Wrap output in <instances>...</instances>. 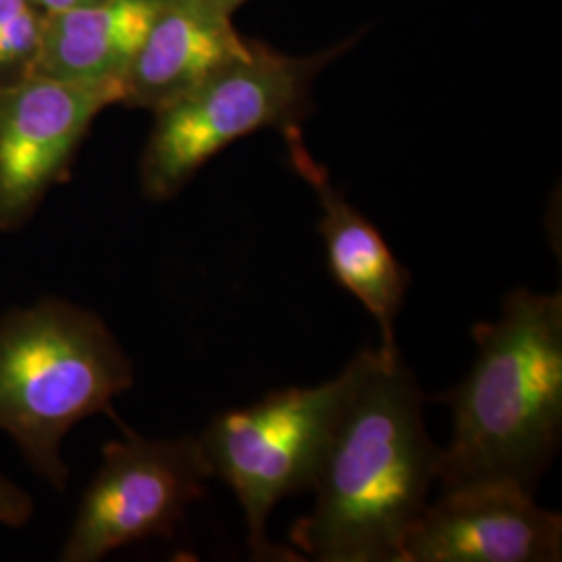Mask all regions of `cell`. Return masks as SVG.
Listing matches in <instances>:
<instances>
[{
  "mask_svg": "<svg viewBox=\"0 0 562 562\" xmlns=\"http://www.w3.org/2000/svg\"><path fill=\"white\" fill-rule=\"evenodd\" d=\"M213 2H215V4H220L223 11H227L229 15H234V11H236L238 7H241L246 0H213Z\"/></svg>",
  "mask_w": 562,
  "mask_h": 562,
  "instance_id": "cell-15",
  "label": "cell"
},
{
  "mask_svg": "<svg viewBox=\"0 0 562 562\" xmlns=\"http://www.w3.org/2000/svg\"><path fill=\"white\" fill-rule=\"evenodd\" d=\"M162 0H99L44 20L38 76L123 83Z\"/></svg>",
  "mask_w": 562,
  "mask_h": 562,
  "instance_id": "cell-11",
  "label": "cell"
},
{
  "mask_svg": "<svg viewBox=\"0 0 562 562\" xmlns=\"http://www.w3.org/2000/svg\"><path fill=\"white\" fill-rule=\"evenodd\" d=\"M562 519L515 482L443 490L411 527L402 562L561 561Z\"/></svg>",
  "mask_w": 562,
  "mask_h": 562,
  "instance_id": "cell-8",
  "label": "cell"
},
{
  "mask_svg": "<svg viewBox=\"0 0 562 562\" xmlns=\"http://www.w3.org/2000/svg\"><path fill=\"white\" fill-rule=\"evenodd\" d=\"M44 20L32 0H0V83L34 76Z\"/></svg>",
  "mask_w": 562,
  "mask_h": 562,
  "instance_id": "cell-12",
  "label": "cell"
},
{
  "mask_svg": "<svg viewBox=\"0 0 562 562\" xmlns=\"http://www.w3.org/2000/svg\"><path fill=\"white\" fill-rule=\"evenodd\" d=\"M438 446L423 422V394L401 355L364 350L327 446L315 506L292 542L322 562H402V548L436 482Z\"/></svg>",
  "mask_w": 562,
  "mask_h": 562,
  "instance_id": "cell-1",
  "label": "cell"
},
{
  "mask_svg": "<svg viewBox=\"0 0 562 562\" xmlns=\"http://www.w3.org/2000/svg\"><path fill=\"white\" fill-rule=\"evenodd\" d=\"M32 2L48 18V15H57V13L71 11V9H80L86 4H94L99 0H32Z\"/></svg>",
  "mask_w": 562,
  "mask_h": 562,
  "instance_id": "cell-14",
  "label": "cell"
},
{
  "mask_svg": "<svg viewBox=\"0 0 562 562\" xmlns=\"http://www.w3.org/2000/svg\"><path fill=\"white\" fill-rule=\"evenodd\" d=\"M123 102V83L46 76L0 83V232L32 222L46 194L69 178L94 120Z\"/></svg>",
  "mask_w": 562,
  "mask_h": 562,
  "instance_id": "cell-7",
  "label": "cell"
},
{
  "mask_svg": "<svg viewBox=\"0 0 562 562\" xmlns=\"http://www.w3.org/2000/svg\"><path fill=\"white\" fill-rule=\"evenodd\" d=\"M477 361L446 392L452 438L438 450L442 490L515 482L536 492L561 440L562 296L519 288L473 329Z\"/></svg>",
  "mask_w": 562,
  "mask_h": 562,
  "instance_id": "cell-2",
  "label": "cell"
},
{
  "mask_svg": "<svg viewBox=\"0 0 562 562\" xmlns=\"http://www.w3.org/2000/svg\"><path fill=\"white\" fill-rule=\"evenodd\" d=\"M232 15L213 0H162L161 9L123 78L125 106L157 111L244 57Z\"/></svg>",
  "mask_w": 562,
  "mask_h": 562,
  "instance_id": "cell-9",
  "label": "cell"
},
{
  "mask_svg": "<svg viewBox=\"0 0 562 562\" xmlns=\"http://www.w3.org/2000/svg\"><path fill=\"white\" fill-rule=\"evenodd\" d=\"M134 385V364L101 317L63 299H42L0 319V431L30 469L63 492V440L88 417L111 413Z\"/></svg>",
  "mask_w": 562,
  "mask_h": 562,
  "instance_id": "cell-3",
  "label": "cell"
},
{
  "mask_svg": "<svg viewBox=\"0 0 562 562\" xmlns=\"http://www.w3.org/2000/svg\"><path fill=\"white\" fill-rule=\"evenodd\" d=\"M364 350L315 387H288L217 415L199 436L211 475L240 501L248 546L259 561H301L267 538V519L281 498L313 490L341 411L361 378Z\"/></svg>",
  "mask_w": 562,
  "mask_h": 562,
  "instance_id": "cell-5",
  "label": "cell"
},
{
  "mask_svg": "<svg viewBox=\"0 0 562 562\" xmlns=\"http://www.w3.org/2000/svg\"><path fill=\"white\" fill-rule=\"evenodd\" d=\"M283 138L294 169L311 183L322 204L319 232L334 280L380 323L382 346L378 350L385 357L401 355L394 340V325L406 301L408 271L394 257L378 227L331 186L325 167L306 150L301 125L283 132Z\"/></svg>",
  "mask_w": 562,
  "mask_h": 562,
  "instance_id": "cell-10",
  "label": "cell"
},
{
  "mask_svg": "<svg viewBox=\"0 0 562 562\" xmlns=\"http://www.w3.org/2000/svg\"><path fill=\"white\" fill-rule=\"evenodd\" d=\"M34 515V501L18 483L0 475V525L18 529L27 525Z\"/></svg>",
  "mask_w": 562,
  "mask_h": 562,
  "instance_id": "cell-13",
  "label": "cell"
},
{
  "mask_svg": "<svg viewBox=\"0 0 562 562\" xmlns=\"http://www.w3.org/2000/svg\"><path fill=\"white\" fill-rule=\"evenodd\" d=\"M336 50L290 57L250 42L244 57L157 109L142 153L144 196L169 201L232 142L269 127L283 134L301 125L313 81Z\"/></svg>",
  "mask_w": 562,
  "mask_h": 562,
  "instance_id": "cell-4",
  "label": "cell"
},
{
  "mask_svg": "<svg viewBox=\"0 0 562 562\" xmlns=\"http://www.w3.org/2000/svg\"><path fill=\"white\" fill-rule=\"evenodd\" d=\"M211 475L194 436L150 440L125 429L109 442L60 550L63 562H99L123 546L173 538Z\"/></svg>",
  "mask_w": 562,
  "mask_h": 562,
  "instance_id": "cell-6",
  "label": "cell"
}]
</instances>
